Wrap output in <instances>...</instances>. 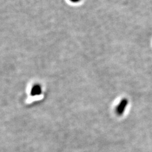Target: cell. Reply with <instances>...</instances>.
Returning <instances> with one entry per match:
<instances>
[{"label": "cell", "mask_w": 152, "mask_h": 152, "mask_svg": "<svg viewBox=\"0 0 152 152\" xmlns=\"http://www.w3.org/2000/svg\"><path fill=\"white\" fill-rule=\"evenodd\" d=\"M41 86L38 85H34L32 88V93L33 95H37L38 94L41 92Z\"/></svg>", "instance_id": "1"}, {"label": "cell", "mask_w": 152, "mask_h": 152, "mask_svg": "<svg viewBox=\"0 0 152 152\" xmlns=\"http://www.w3.org/2000/svg\"><path fill=\"white\" fill-rule=\"evenodd\" d=\"M72 2H73V3H78L79 2H80L81 0H70Z\"/></svg>", "instance_id": "2"}]
</instances>
